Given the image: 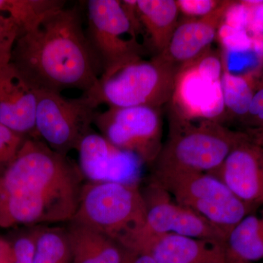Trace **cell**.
I'll use <instances>...</instances> for the list:
<instances>
[{
  "label": "cell",
  "instance_id": "1",
  "mask_svg": "<svg viewBox=\"0 0 263 263\" xmlns=\"http://www.w3.org/2000/svg\"><path fill=\"white\" fill-rule=\"evenodd\" d=\"M82 178L67 156L27 138L0 174V197H8L10 216L20 226L68 222L77 209Z\"/></svg>",
  "mask_w": 263,
  "mask_h": 263
},
{
  "label": "cell",
  "instance_id": "2",
  "mask_svg": "<svg viewBox=\"0 0 263 263\" xmlns=\"http://www.w3.org/2000/svg\"><path fill=\"white\" fill-rule=\"evenodd\" d=\"M10 62L34 89L57 93L73 89L85 94L102 74L76 5L53 12L21 34Z\"/></svg>",
  "mask_w": 263,
  "mask_h": 263
},
{
  "label": "cell",
  "instance_id": "3",
  "mask_svg": "<svg viewBox=\"0 0 263 263\" xmlns=\"http://www.w3.org/2000/svg\"><path fill=\"white\" fill-rule=\"evenodd\" d=\"M169 133L152 172L211 174L223 163L230 152L248 134L221 123L184 120L170 114Z\"/></svg>",
  "mask_w": 263,
  "mask_h": 263
},
{
  "label": "cell",
  "instance_id": "4",
  "mask_svg": "<svg viewBox=\"0 0 263 263\" xmlns=\"http://www.w3.org/2000/svg\"><path fill=\"white\" fill-rule=\"evenodd\" d=\"M98 230L135 252L146 223V207L138 183L83 185L72 220Z\"/></svg>",
  "mask_w": 263,
  "mask_h": 263
},
{
  "label": "cell",
  "instance_id": "5",
  "mask_svg": "<svg viewBox=\"0 0 263 263\" xmlns=\"http://www.w3.org/2000/svg\"><path fill=\"white\" fill-rule=\"evenodd\" d=\"M179 69L160 54L149 60L138 59L102 74L94 87L83 95L97 108L106 105L161 108L171 102Z\"/></svg>",
  "mask_w": 263,
  "mask_h": 263
},
{
  "label": "cell",
  "instance_id": "6",
  "mask_svg": "<svg viewBox=\"0 0 263 263\" xmlns=\"http://www.w3.org/2000/svg\"><path fill=\"white\" fill-rule=\"evenodd\" d=\"M150 180L175 201L197 213L228 236L245 216L255 212L211 174L193 172H152Z\"/></svg>",
  "mask_w": 263,
  "mask_h": 263
},
{
  "label": "cell",
  "instance_id": "7",
  "mask_svg": "<svg viewBox=\"0 0 263 263\" xmlns=\"http://www.w3.org/2000/svg\"><path fill=\"white\" fill-rule=\"evenodd\" d=\"M221 72V51L212 49L180 67L170 102V114L191 122L208 120L223 124L226 115Z\"/></svg>",
  "mask_w": 263,
  "mask_h": 263
},
{
  "label": "cell",
  "instance_id": "8",
  "mask_svg": "<svg viewBox=\"0 0 263 263\" xmlns=\"http://www.w3.org/2000/svg\"><path fill=\"white\" fill-rule=\"evenodd\" d=\"M85 5L86 35L102 74L143 58L144 48L135 36L121 1L89 0Z\"/></svg>",
  "mask_w": 263,
  "mask_h": 263
},
{
  "label": "cell",
  "instance_id": "9",
  "mask_svg": "<svg viewBox=\"0 0 263 263\" xmlns=\"http://www.w3.org/2000/svg\"><path fill=\"white\" fill-rule=\"evenodd\" d=\"M93 125L114 146L136 156L143 164L152 165L163 145L161 108L108 107L96 112Z\"/></svg>",
  "mask_w": 263,
  "mask_h": 263
},
{
  "label": "cell",
  "instance_id": "10",
  "mask_svg": "<svg viewBox=\"0 0 263 263\" xmlns=\"http://www.w3.org/2000/svg\"><path fill=\"white\" fill-rule=\"evenodd\" d=\"M97 108L84 95L70 99L61 93L37 90V138L51 149L67 156L92 129Z\"/></svg>",
  "mask_w": 263,
  "mask_h": 263
},
{
  "label": "cell",
  "instance_id": "11",
  "mask_svg": "<svg viewBox=\"0 0 263 263\" xmlns=\"http://www.w3.org/2000/svg\"><path fill=\"white\" fill-rule=\"evenodd\" d=\"M146 207V223L135 252L157 235L176 234L226 243L224 232L197 213L177 203L165 190L149 179L141 190Z\"/></svg>",
  "mask_w": 263,
  "mask_h": 263
},
{
  "label": "cell",
  "instance_id": "12",
  "mask_svg": "<svg viewBox=\"0 0 263 263\" xmlns=\"http://www.w3.org/2000/svg\"><path fill=\"white\" fill-rule=\"evenodd\" d=\"M79 167L90 182L137 183L143 164L136 156L119 149L91 129L79 142Z\"/></svg>",
  "mask_w": 263,
  "mask_h": 263
},
{
  "label": "cell",
  "instance_id": "13",
  "mask_svg": "<svg viewBox=\"0 0 263 263\" xmlns=\"http://www.w3.org/2000/svg\"><path fill=\"white\" fill-rule=\"evenodd\" d=\"M209 174L255 210L263 205V146L249 134L233 148L220 167Z\"/></svg>",
  "mask_w": 263,
  "mask_h": 263
},
{
  "label": "cell",
  "instance_id": "14",
  "mask_svg": "<svg viewBox=\"0 0 263 263\" xmlns=\"http://www.w3.org/2000/svg\"><path fill=\"white\" fill-rule=\"evenodd\" d=\"M37 104V90L18 69L11 62L0 66V124L27 138H38Z\"/></svg>",
  "mask_w": 263,
  "mask_h": 263
},
{
  "label": "cell",
  "instance_id": "15",
  "mask_svg": "<svg viewBox=\"0 0 263 263\" xmlns=\"http://www.w3.org/2000/svg\"><path fill=\"white\" fill-rule=\"evenodd\" d=\"M233 1L222 4L202 18H185L179 21L167 48L160 56L179 67L195 61L211 50L218 31Z\"/></svg>",
  "mask_w": 263,
  "mask_h": 263
},
{
  "label": "cell",
  "instance_id": "16",
  "mask_svg": "<svg viewBox=\"0 0 263 263\" xmlns=\"http://www.w3.org/2000/svg\"><path fill=\"white\" fill-rule=\"evenodd\" d=\"M139 254L150 255L156 263H229L226 243L183 235H157Z\"/></svg>",
  "mask_w": 263,
  "mask_h": 263
},
{
  "label": "cell",
  "instance_id": "17",
  "mask_svg": "<svg viewBox=\"0 0 263 263\" xmlns=\"http://www.w3.org/2000/svg\"><path fill=\"white\" fill-rule=\"evenodd\" d=\"M71 263H127L135 252L89 227L70 221L65 226Z\"/></svg>",
  "mask_w": 263,
  "mask_h": 263
},
{
  "label": "cell",
  "instance_id": "18",
  "mask_svg": "<svg viewBox=\"0 0 263 263\" xmlns=\"http://www.w3.org/2000/svg\"><path fill=\"white\" fill-rule=\"evenodd\" d=\"M137 5L143 33L157 54H160L167 48L179 23L176 1L137 0Z\"/></svg>",
  "mask_w": 263,
  "mask_h": 263
},
{
  "label": "cell",
  "instance_id": "19",
  "mask_svg": "<svg viewBox=\"0 0 263 263\" xmlns=\"http://www.w3.org/2000/svg\"><path fill=\"white\" fill-rule=\"evenodd\" d=\"M220 51L222 62L221 88L226 119H236L240 122L248 114L263 67L245 73H233L228 68L226 54Z\"/></svg>",
  "mask_w": 263,
  "mask_h": 263
},
{
  "label": "cell",
  "instance_id": "20",
  "mask_svg": "<svg viewBox=\"0 0 263 263\" xmlns=\"http://www.w3.org/2000/svg\"><path fill=\"white\" fill-rule=\"evenodd\" d=\"M230 263H252L263 259V210L245 216L228 235Z\"/></svg>",
  "mask_w": 263,
  "mask_h": 263
},
{
  "label": "cell",
  "instance_id": "21",
  "mask_svg": "<svg viewBox=\"0 0 263 263\" xmlns=\"http://www.w3.org/2000/svg\"><path fill=\"white\" fill-rule=\"evenodd\" d=\"M62 0H0V15L10 17L22 34L29 32L53 12L65 7Z\"/></svg>",
  "mask_w": 263,
  "mask_h": 263
},
{
  "label": "cell",
  "instance_id": "22",
  "mask_svg": "<svg viewBox=\"0 0 263 263\" xmlns=\"http://www.w3.org/2000/svg\"><path fill=\"white\" fill-rule=\"evenodd\" d=\"M35 249L33 263H71V251L65 227L34 226Z\"/></svg>",
  "mask_w": 263,
  "mask_h": 263
},
{
  "label": "cell",
  "instance_id": "23",
  "mask_svg": "<svg viewBox=\"0 0 263 263\" xmlns=\"http://www.w3.org/2000/svg\"><path fill=\"white\" fill-rule=\"evenodd\" d=\"M22 31L13 19L0 15V66L9 64L15 43Z\"/></svg>",
  "mask_w": 263,
  "mask_h": 263
},
{
  "label": "cell",
  "instance_id": "24",
  "mask_svg": "<svg viewBox=\"0 0 263 263\" xmlns=\"http://www.w3.org/2000/svg\"><path fill=\"white\" fill-rule=\"evenodd\" d=\"M26 138L0 124V174L13 160Z\"/></svg>",
  "mask_w": 263,
  "mask_h": 263
},
{
  "label": "cell",
  "instance_id": "25",
  "mask_svg": "<svg viewBox=\"0 0 263 263\" xmlns=\"http://www.w3.org/2000/svg\"><path fill=\"white\" fill-rule=\"evenodd\" d=\"M247 8L246 32L251 39L263 43V1H243Z\"/></svg>",
  "mask_w": 263,
  "mask_h": 263
},
{
  "label": "cell",
  "instance_id": "26",
  "mask_svg": "<svg viewBox=\"0 0 263 263\" xmlns=\"http://www.w3.org/2000/svg\"><path fill=\"white\" fill-rule=\"evenodd\" d=\"M221 0H177L179 13L185 18H202L219 8Z\"/></svg>",
  "mask_w": 263,
  "mask_h": 263
},
{
  "label": "cell",
  "instance_id": "27",
  "mask_svg": "<svg viewBox=\"0 0 263 263\" xmlns=\"http://www.w3.org/2000/svg\"><path fill=\"white\" fill-rule=\"evenodd\" d=\"M34 238V227H32L27 233L19 235L14 241L10 242L14 254L13 263H33L35 249Z\"/></svg>",
  "mask_w": 263,
  "mask_h": 263
},
{
  "label": "cell",
  "instance_id": "28",
  "mask_svg": "<svg viewBox=\"0 0 263 263\" xmlns=\"http://www.w3.org/2000/svg\"><path fill=\"white\" fill-rule=\"evenodd\" d=\"M240 123L247 129H263V71L248 114Z\"/></svg>",
  "mask_w": 263,
  "mask_h": 263
},
{
  "label": "cell",
  "instance_id": "29",
  "mask_svg": "<svg viewBox=\"0 0 263 263\" xmlns=\"http://www.w3.org/2000/svg\"><path fill=\"white\" fill-rule=\"evenodd\" d=\"M121 3H122L123 10L130 24L133 32L138 39V36L139 34H143V30L139 13H138L137 0H124V1H121Z\"/></svg>",
  "mask_w": 263,
  "mask_h": 263
},
{
  "label": "cell",
  "instance_id": "30",
  "mask_svg": "<svg viewBox=\"0 0 263 263\" xmlns=\"http://www.w3.org/2000/svg\"><path fill=\"white\" fill-rule=\"evenodd\" d=\"M14 254L11 243L0 238V263H13Z\"/></svg>",
  "mask_w": 263,
  "mask_h": 263
},
{
  "label": "cell",
  "instance_id": "31",
  "mask_svg": "<svg viewBox=\"0 0 263 263\" xmlns=\"http://www.w3.org/2000/svg\"><path fill=\"white\" fill-rule=\"evenodd\" d=\"M127 263H156L154 259L147 254L135 253Z\"/></svg>",
  "mask_w": 263,
  "mask_h": 263
},
{
  "label": "cell",
  "instance_id": "32",
  "mask_svg": "<svg viewBox=\"0 0 263 263\" xmlns=\"http://www.w3.org/2000/svg\"><path fill=\"white\" fill-rule=\"evenodd\" d=\"M245 132L254 141L263 146V129H246Z\"/></svg>",
  "mask_w": 263,
  "mask_h": 263
}]
</instances>
